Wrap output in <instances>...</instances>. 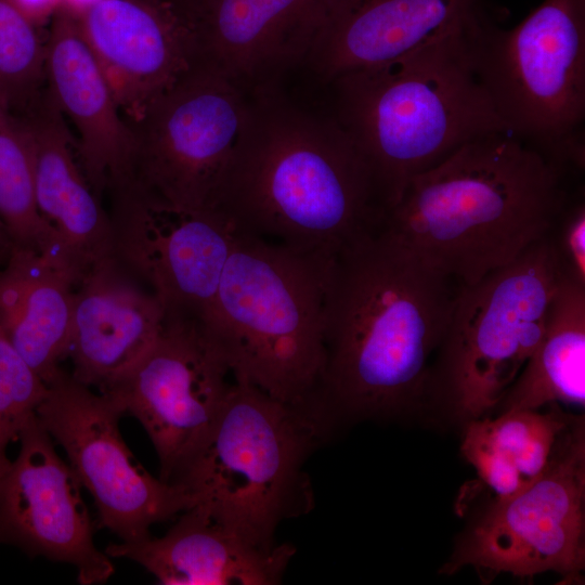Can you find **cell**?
Wrapping results in <instances>:
<instances>
[{
    "instance_id": "cell-16",
    "label": "cell",
    "mask_w": 585,
    "mask_h": 585,
    "mask_svg": "<svg viewBox=\"0 0 585 585\" xmlns=\"http://www.w3.org/2000/svg\"><path fill=\"white\" fill-rule=\"evenodd\" d=\"M486 16L482 0H317V30L304 65L329 83L408 56Z\"/></svg>"
},
{
    "instance_id": "cell-20",
    "label": "cell",
    "mask_w": 585,
    "mask_h": 585,
    "mask_svg": "<svg viewBox=\"0 0 585 585\" xmlns=\"http://www.w3.org/2000/svg\"><path fill=\"white\" fill-rule=\"evenodd\" d=\"M76 286L68 350L73 376L102 391L152 347L166 312L156 296L115 259L96 266Z\"/></svg>"
},
{
    "instance_id": "cell-21",
    "label": "cell",
    "mask_w": 585,
    "mask_h": 585,
    "mask_svg": "<svg viewBox=\"0 0 585 585\" xmlns=\"http://www.w3.org/2000/svg\"><path fill=\"white\" fill-rule=\"evenodd\" d=\"M104 551L141 564L165 585H276L296 548L257 547L190 508L165 535L112 543Z\"/></svg>"
},
{
    "instance_id": "cell-24",
    "label": "cell",
    "mask_w": 585,
    "mask_h": 585,
    "mask_svg": "<svg viewBox=\"0 0 585 585\" xmlns=\"http://www.w3.org/2000/svg\"><path fill=\"white\" fill-rule=\"evenodd\" d=\"M585 406V285L563 274L544 333L497 411Z\"/></svg>"
},
{
    "instance_id": "cell-28",
    "label": "cell",
    "mask_w": 585,
    "mask_h": 585,
    "mask_svg": "<svg viewBox=\"0 0 585 585\" xmlns=\"http://www.w3.org/2000/svg\"><path fill=\"white\" fill-rule=\"evenodd\" d=\"M563 273L585 285V204L578 194L550 233Z\"/></svg>"
},
{
    "instance_id": "cell-26",
    "label": "cell",
    "mask_w": 585,
    "mask_h": 585,
    "mask_svg": "<svg viewBox=\"0 0 585 585\" xmlns=\"http://www.w3.org/2000/svg\"><path fill=\"white\" fill-rule=\"evenodd\" d=\"M47 28L0 0V102L23 113L46 84Z\"/></svg>"
},
{
    "instance_id": "cell-31",
    "label": "cell",
    "mask_w": 585,
    "mask_h": 585,
    "mask_svg": "<svg viewBox=\"0 0 585 585\" xmlns=\"http://www.w3.org/2000/svg\"><path fill=\"white\" fill-rule=\"evenodd\" d=\"M11 250L12 243L6 234L4 226L0 222V260L6 261Z\"/></svg>"
},
{
    "instance_id": "cell-17",
    "label": "cell",
    "mask_w": 585,
    "mask_h": 585,
    "mask_svg": "<svg viewBox=\"0 0 585 585\" xmlns=\"http://www.w3.org/2000/svg\"><path fill=\"white\" fill-rule=\"evenodd\" d=\"M17 116L31 145L36 202L52 234V261L77 285L114 259L108 212L84 174L76 141L47 83Z\"/></svg>"
},
{
    "instance_id": "cell-14",
    "label": "cell",
    "mask_w": 585,
    "mask_h": 585,
    "mask_svg": "<svg viewBox=\"0 0 585 585\" xmlns=\"http://www.w3.org/2000/svg\"><path fill=\"white\" fill-rule=\"evenodd\" d=\"M18 441L0 473V543L74 566L82 585L108 581L114 566L94 543L81 484L37 416Z\"/></svg>"
},
{
    "instance_id": "cell-23",
    "label": "cell",
    "mask_w": 585,
    "mask_h": 585,
    "mask_svg": "<svg viewBox=\"0 0 585 585\" xmlns=\"http://www.w3.org/2000/svg\"><path fill=\"white\" fill-rule=\"evenodd\" d=\"M548 410H508L466 422L460 452L482 482L506 499L538 479L575 415Z\"/></svg>"
},
{
    "instance_id": "cell-1",
    "label": "cell",
    "mask_w": 585,
    "mask_h": 585,
    "mask_svg": "<svg viewBox=\"0 0 585 585\" xmlns=\"http://www.w3.org/2000/svg\"><path fill=\"white\" fill-rule=\"evenodd\" d=\"M460 287L381 227L330 259L315 401L334 429L433 399L435 362Z\"/></svg>"
},
{
    "instance_id": "cell-2",
    "label": "cell",
    "mask_w": 585,
    "mask_h": 585,
    "mask_svg": "<svg viewBox=\"0 0 585 585\" xmlns=\"http://www.w3.org/2000/svg\"><path fill=\"white\" fill-rule=\"evenodd\" d=\"M248 95L214 207L235 232L333 258L379 230L386 204L367 160L335 116L300 108L275 88Z\"/></svg>"
},
{
    "instance_id": "cell-30",
    "label": "cell",
    "mask_w": 585,
    "mask_h": 585,
    "mask_svg": "<svg viewBox=\"0 0 585 585\" xmlns=\"http://www.w3.org/2000/svg\"><path fill=\"white\" fill-rule=\"evenodd\" d=\"M98 1L100 0H64L63 6L78 16Z\"/></svg>"
},
{
    "instance_id": "cell-25",
    "label": "cell",
    "mask_w": 585,
    "mask_h": 585,
    "mask_svg": "<svg viewBox=\"0 0 585 585\" xmlns=\"http://www.w3.org/2000/svg\"><path fill=\"white\" fill-rule=\"evenodd\" d=\"M0 222L12 243L52 260L53 240L35 191L34 156L21 118L0 102Z\"/></svg>"
},
{
    "instance_id": "cell-3",
    "label": "cell",
    "mask_w": 585,
    "mask_h": 585,
    "mask_svg": "<svg viewBox=\"0 0 585 585\" xmlns=\"http://www.w3.org/2000/svg\"><path fill=\"white\" fill-rule=\"evenodd\" d=\"M574 171L508 130H492L415 177L381 229L472 285L550 235L574 197L567 182Z\"/></svg>"
},
{
    "instance_id": "cell-19",
    "label": "cell",
    "mask_w": 585,
    "mask_h": 585,
    "mask_svg": "<svg viewBox=\"0 0 585 585\" xmlns=\"http://www.w3.org/2000/svg\"><path fill=\"white\" fill-rule=\"evenodd\" d=\"M46 83L76 131L79 161L103 198L109 183L126 176L131 130L120 114L106 77L78 18L62 6L47 27Z\"/></svg>"
},
{
    "instance_id": "cell-22",
    "label": "cell",
    "mask_w": 585,
    "mask_h": 585,
    "mask_svg": "<svg viewBox=\"0 0 585 585\" xmlns=\"http://www.w3.org/2000/svg\"><path fill=\"white\" fill-rule=\"evenodd\" d=\"M0 272V326L47 384L68 355L76 283L58 264L13 247Z\"/></svg>"
},
{
    "instance_id": "cell-7",
    "label": "cell",
    "mask_w": 585,
    "mask_h": 585,
    "mask_svg": "<svg viewBox=\"0 0 585 585\" xmlns=\"http://www.w3.org/2000/svg\"><path fill=\"white\" fill-rule=\"evenodd\" d=\"M474 72L504 128L556 162L585 165V0H545L511 29L469 35Z\"/></svg>"
},
{
    "instance_id": "cell-8",
    "label": "cell",
    "mask_w": 585,
    "mask_h": 585,
    "mask_svg": "<svg viewBox=\"0 0 585 585\" xmlns=\"http://www.w3.org/2000/svg\"><path fill=\"white\" fill-rule=\"evenodd\" d=\"M563 274L548 235L461 286L435 362L433 398L466 422L496 410L542 339Z\"/></svg>"
},
{
    "instance_id": "cell-6",
    "label": "cell",
    "mask_w": 585,
    "mask_h": 585,
    "mask_svg": "<svg viewBox=\"0 0 585 585\" xmlns=\"http://www.w3.org/2000/svg\"><path fill=\"white\" fill-rule=\"evenodd\" d=\"M330 259L235 232L204 325L234 379L287 403L314 401L324 364Z\"/></svg>"
},
{
    "instance_id": "cell-27",
    "label": "cell",
    "mask_w": 585,
    "mask_h": 585,
    "mask_svg": "<svg viewBox=\"0 0 585 585\" xmlns=\"http://www.w3.org/2000/svg\"><path fill=\"white\" fill-rule=\"evenodd\" d=\"M47 384L12 346L0 326V473L10 459L6 447L20 440L37 416Z\"/></svg>"
},
{
    "instance_id": "cell-18",
    "label": "cell",
    "mask_w": 585,
    "mask_h": 585,
    "mask_svg": "<svg viewBox=\"0 0 585 585\" xmlns=\"http://www.w3.org/2000/svg\"><path fill=\"white\" fill-rule=\"evenodd\" d=\"M192 18L198 63L249 93L306 63L317 0H198Z\"/></svg>"
},
{
    "instance_id": "cell-11",
    "label": "cell",
    "mask_w": 585,
    "mask_h": 585,
    "mask_svg": "<svg viewBox=\"0 0 585 585\" xmlns=\"http://www.w3.org/2000/svg\"><path fill=\"white\" fill-rule=\"evenodd\" d=\"M114 259L166 316L206 324L235 229L219 210L173 204L123 177L106 187Z\"/></svg>"
},
{
    "instance_id": "cell-15",
    "label": "cell",
    "mask_w": 585,
    "mask_h": 585,
    "mask_svg": "<svg viewBox=\"0 0 585 585\" xmlns=\"http://www.w3.org/2000/svg\"><path fill=\"white\" fill-rule=\"evenodd\" d=\"M77 18L127 123L198 64L192 15L167 0H100Z\"/></svg>"
},
{
    "instance_id": "cell-10",
    "label": "cell",
    "mask_w": 585,
    "mask_h": 585,
    "mask_svg": "<svg viewBox=\"0 0 585 585\" xmlns=\"http://www.w3.org/2000/svg\"><path fill=\"white\" fill-rule=\"evenodd\" d=\"M249 95L196 64L134 121L126 178L177 205L214 209Z\"/></svg>"
},
{
    "instance_id": "cell-32",
    "label": "cell",
    "mask_w": 585,
    "mask_h": 585,
    "mask_svg": "<svg viewBox=\"0 0 585 585\" xmlns=\"http://www.w3.org/2000/svg\"><path fill=\"white\" fill-rule=\"evenodd\" d=\"M167 1L182 8L183 10H185L192 15L198 0H167Z\"/></svg>"
},
{
    "instance_id": "cell-4",
    "label": "cell",
    "mask_w": 585,
    "mask_h": 585,
    "mask_svg": "<svg viewBox=\"0 0 585 585\" xmlns=\"http://www.w3.org/2000/svg\"><path fill=\"white\" fill-rule=\"evenodd\" d=\"M478 24L328 83L333 115L367 160L387 212L415 177L472 138L505 129L472 65L468 40Z\"/></svg>"
},
{
    "instance_id": "cell-29",
    "label": "cell",
    "mask_w": 585,
    "mask_h": 585,
    "mask_svg": "<svg viewBox=\"0 0 585 585\" xmlns=\"http://www.w3.org/2000/svg\"><path fill=\"white\" fill-rule=\"evenodd\" d=\"M20 13L40 28L48 27L64 0H8Z\"/></svg>"
},
{
    "instance_id": "cell-5",
    "label": "cell",
    "mask_w": 585,
    "mask_h": 585,
    "mask_svg": "<svg viewBox=\"0 0 585 585\" xmlns=\"http://www.w3.org/2000/svg\"><path fill=\"white\" fill-rule=\"evenodd\" d=\"M333 432L314 402L287 403L234 379L209 432L171 482L186 491L191 508L271 549L284 520L312 509L306 464Z\"/></svg>"
},
{
    "instance_id": "cell-13",
    "label": "cell",
    "mask_w": 585,
    "mask_h": 585,
    "mask_svg": "<svg viewBox=\"0 0 585 585\" xmlns=\"http://www.w3.org/2000/svg\"><path fill=\"white\" fill-rule=\"evenodd\" d=\"M233 381L223 350L200 322L166 316L146 353L101 393L140 421L159 478L171 482L209 432Z\"/></svg>"
},
{
    "instance_id": "cell-12",
    "label": "cell",
    "mask_w": 585,
    "mask_h": 585,
    "mask_svg": "<svg viewBox=\"0 0 585 585\" xmlns=\"http://www.w3.org/2000/svg\"><path fill=\"white\" fill-rule=\"evenodd\" d=\"M122 413L62 369L47 382L37 418L65 451L68 464L93 497L103 528L120 541H135L150 528L192 507L178 483L153 477L125 443Z\"/></svg>"
},
{
    "instance_id": "cell-9",
    "label": "cell",
    "mask_w": 585,
    "mask_h": 585,
    "mask_svg": "<svg viewBox=\"0 0 585 585\" xmlns=\"http://www.w3.org/2000/svg\"><path fill=\"white\" fill-rule=\"evenodd\" d=\"M471 567L492 580L556 572L581 581L585 569V418L575 415L543 472L506 499H494L461 534L441 568Z\"/></svg>"
}]
</instances>
